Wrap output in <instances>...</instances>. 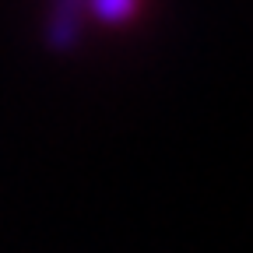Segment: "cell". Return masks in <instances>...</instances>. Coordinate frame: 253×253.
I'll list each match as a JSON object with an SVG mask.
<instances>
[{"mask_svg": "<svg viewBox=\"0 0 253 253\" xmlns=\"http://www.w3.org/2000/svg\"><path fill=\"white\" fill-rule=\"evenodd\" d=\"M81 11H84V0H56L53 21H49V42H53L56 49H67V46L78 39Z\"/></svg>", "mask_w": 253, "mask_h": 253, "instance_id": "cell-1", "label": "cell"}, {"mask_svg": "<svg viewBox=\"0 0 253 253\" xmlns=\"http://www.w3.org/2000/svg\"><path fill=\"white\" fill-rule=\"evenodd\" d=\"M91 4V11L99 14L102 21H126L134 11H137V0H88Z\"/></svg>", "mask_w": 253, "mask_h": 253, "instance_id": "cell-2", "label": "cell"}]
</instances>
